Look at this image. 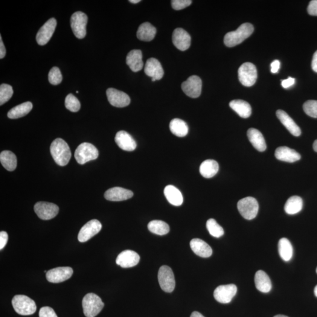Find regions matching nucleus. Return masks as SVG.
I'll return each instance as SVG.
<instances>
[{
  "instance_id": "1",
  "label": "nucleus",
  "mask_w": 317,
  "mask_h": 317,
  "mask_svg": "<svg viewBox=\"0 0 317 317\" xmlns=\"http://www.w3.org/2000/svg\"><path fill=\"white\" fill-rule=\"evenodd\" d=\"M50 152L55 162L61 167L67 165L71 158V152L68 145L61 138L55 139L52 142Z\"/></svg>"
},
{
  "instance_id": "2",
  "label": "nucleus",
  "mask_w": 317,
  "mask_h": 317,
  "mask_svg": "<svg viewBox=\"0 0 317 317\" xmlns=\"http://www.w3.org/2000/svg\"><path fill=\"white\" fill-rule=\"evenodd\" d=\"M254 31V27L250 23H244L241 25L237 30L229 32L226 34L224 42L228 47H233L243 42L249 38Z\"/></svg>"
},
{
  "instance_id": "3",
  "label": "nucleus",
  "mask_w": 317,
  "mask_h": 317,
  "mask_svg": "<svg viewBox=\"0 0 317 317\" xmlns=\"http://www.w3.org/2000/svg\"><path fill=\"white\" fill-rule=\"evenodd\" d=\"M104 303L100 296L94 293H89L83 299L84 313L86 317H95L101 312Z\"/></svg>"
},
{
  "instance_id": "4",
  "label": "nucleus",
  "mask_w": 317,
  "mask_h": 317,
  "mask_svg": "<svg viewBox=\"0 0 317 317\" xmlns=\"http://www.w3.org/2000/svg\"><path fill=\"white\" fill-rule=\"evenodd\" d=\"M12 305L17 313L30 316L36 313L37 306L33 299L24 295H16L12 299Z\"/></svg>"
},
{
  "instance_id": "5",
  "label": "nucleus",
  "mask_w": 317,
  "mask_h": 317,
  "mask_svg": "<svg viewBox=\"0 0 317 317\" xmlns=\"http://www.w3.org/2000/svg\"><path fill=\"white\" fill-rule=\"evenodd\" d=\"M98 150L94 145L89 143H83L79 145L75 150L74 156L77 162L80 165H84L93 160L98 158Z\"/></svg>"
},
{
  "instance_id": "6",
  "label": "nucleus",
  "mask_w": 317,
  "mask_h": 317,
  "mask_svg": "<svg viewBox=\"0 0 317 317\" xmlns=\"http://www.w3.org/2000/svg\"><path fill=\"white\" fill-rule=\"evenodd\" d=\"M237 208L244 219L252 220L257 216L259 206L254 197H247L238 201Z\"/></svg>"
},
{
  "instance_id": "7",
  "label": "nucleus",
  "mask_w": 317,
  "mask_h": 317,
  "mask_svg": "<svg viewBox=\"0 0 317 317\" xmlns=\"http://www.w3.org/2000/svg\"><path fill=\"white\" fill-rule=\"evenodd\" d=\"M238 79L242 85L252 86L256 82L257 71L252 63H246L240 66L238 71Z\"/></svg>"
},
{
  "instance_id": "8",
  "label": "nucleus",
  "mask_w": 317,
  "mask_h": 317,
  "mask_svg": "<svg viewBox=\"0 0 317 317\" xmlns=\"http://www.w3.org/2000/svg\"><path fill=\"white\" fill-rule=\"evenodd\" d=\"M88 23V17L81 11H77L71 18V26L72 31L78 39H83L86 34V25Z\"/></svg>"
},
{
  "instance_id": "9",
  "label": "nucleus",
  "mask_w": 317,
  "mask_h": 317,
  "mask_svg": "<svg viewBox=\"0 0 317 317\" xmlns=\"http://www.w3.org/2000/svg\"><path fill=\"white\" fill-rule=\"evenodd\" d=\"M158 281L161 289L165 292L171 293L175 288V279L170 267L163 266L159 269Z\"/></svg>"
},
{
  "instance_id": "10",
  "label": "nucleus",
  "mask_w": 317,
  "mask_h": 317,
  "mask_svg": "<svg viewBox=\"0 0 317 317\" xmlns=\"http://www.w3.org/2000/svg\"><path fill=\"white\" fill-rule=\"evenodd\" d=\"M34 211L40 219L48 220L57 216L59 212V208L54 203L39 202L35 205Z\"/></svg>"
},
{
  "instance_id": "11",
  "label": "nucleus",
  "mask_w": 317,
  "mask_h": 317,
  "mask_svg": "<svg viewBox=\"0 0 317 317\" xmlns=\"http://www.w3.org/2000/svg\"><path fill=\"white\" fill-rule=\"evenodd\" d=\"M202 81L200 78L196 75H193L182 84V89L188 97L196 98L201 95Z\"/></svg>"
},
{
  "instance_id": "12",
  "label": "nucleus",
  "mask_w": 317,
  "mask_h": 317,
  "mask_svg": "<svg viewBox=\"0 0 317 317\" xmlns=\"http://www.w3.org/2000/svg\"><path fill=\"white\" fill-rule=\"evenodd\" d=\"M237 288L234 284L222 285L214 292V297L220 303L228 304L236 295Z\"/></svg>"
},
{
  "instance_id": "13",
  "label": "nucleus",
  "mask_w": 317,
  "mask_h": 317,
  "mask_svg": "<svg viewBox=\"0 0 317 317\" xmlns=\"http://www.w3.org/2000/svg\"><path fill=\"white\" fill-rule=\"evenodd\" d=\"M73 275V269L70 267H59L49 270L46 273L47 280L52 283H60L68 280Z\"/></svg>"
},
{
  "instance_id": "14",
  "label": "nucleus",
  "mask_w": 317,
  "mask_h": 317,
  "mask_svg": "<svg viewBox=\"0 0 317 317\" xmlns=\"http://www.w3.org/2000/svg\"><path fill=\"white\" fill-rule=\"evenodd\" d=\"M102 225L97 219L90 220L80 230L78 239L81 243L86 242L101 231Z\"/></svg>"
},
{
  "instance_id": "15",
  "label": "nucleus",
  "mask_w": 317,
  "mask_h": 317,
  "mask_svg": "<svg viewBox=\"0 0 317 317\" xmlns=\"http://www.w3.org/2000/svg\"><path fill=\"white\" fill-rule=\"evenodd\" d=\"M57 20L52 18L48 20L40 29L37 34V42L40 45H45L50 40L57 27Z\"/></svg>"
},
{
  "instance_id": "16",
  "label": "nucleus",
  "mask_w": 317,
  "mask_h": 317,
  "mask_svg": "<svg viewBox=\"0 0 317 317\" xmlns=\"http://www.w3.org/2000/svg\"><path fill=\"white\" fill-rule=\"evenodd\" d=\"M106 95L109 103L113 106L124 107L128 106L130 103L128 95L114 88L107 89Z\"/></svg>"
},
{
  "instance_id": "17",
  "label": "nucleus",
  "mask_w": 317,
  "mask_h": 317,
  "mask_svg": "<svg viewBox=\"0 0 317 317\" xmlns=\"http://www.w3.org/2000/svg\"><path fill=\"white\" fill-rule=\"evenodd\" d=\"M139 261L140 256L137 253L132 250H127L118 255L116 263L122 268H130L137 265Z\"/></svg>"
},
{
  "instance_id": "18",
  "label": "nucleus",
  "mask_w": 317,
  "mask_h": 317,
  "mask_svg": "<svg viewBox=\"0 0 317 317\" xmlns=\"http://www.w3.org/2000/svg\"><path fill=\"white\" fill-rule=\"evenodd\" d=\"M172 42L177 49L184 51L190 47L191 37L188 32L183 28H176L173 33Z\"/></svg>"
},
{
  "instance_id": "19",
  "label": "nucleus",
  "mask_w": 317,
  "mask_h": 317,
  "mask_svg": "<svg viewBox=\"0 0 317 317\" xmlns=\"http://www.w3.org/2000/svg\"><path fill=\"white\" fill-rule=\"evenodd\" d=\"M133 196L131 190L120 187L109 189L104 194L105 198L112 202L124 201L131 198Z\"/></svg>"
},
{
  "instance_id": "20",
  "label": "nucleus",
  "mask_w": 317,
  "mask_h": 317,
  "mask_svg": "<svg viewBox=\"0 0 317 317\" xmlns=\"http://www.w3.org/2000/svg\"><path fill=\"white\" fill-rule=\"evenodd\" d=\"M115 141L121 149L128 151V152L134 150L137 147L135 139L128 133L124 131V130H121L116 133Z\"/></svg>"
},
{
  "instance_id": "21",
  "label": "nucleus",
  "mask_w": 317,
  "mask_h": 317,
  "mask_svg": "<svg viewBox=\"0 0 317 317\" xmlns=\"http://www.w3.org/2000/svg\"><path fill=\"white\" fill-rule=\"evenodd\" d=\"M145 73L157 81L161 80L164 77V71L159 61L156 58H151L148 60L145 64Z\"/></svg>"
},
{
  "instance_id": "22",
  "label": "nucleus",
  "mask_w": 317,
  "mask_h": 317,
  "mask_svg": "<svg viewBox=\"0 0 317 317\" xmlns=\"http://www.w3.org/2000/svg\"><path fill=\"white\" fill-rule=\"evenodd\" d=\"M277 118L282 124L286 127L288 130L295 136H299L301 134V129L293 121V119L283 110L279 109L276 112Z\"/></svg>"
},
{
  "instance_id": "23",
  "label": "nucleus",
  "mask_w": 317,
  "mask_h": 317,
  "mask_svg": "<svg viewBox=\"0 0 317 317\" xmlns=\"http://www.w3.org/2000/svg\"><path fill=\"white\" fill-rule=\"evenodd\" d=\"M275 156L279 161L289 163L301 159V155L297 152L287 147H281L276 149Z\"/></svg>"
},
{
  "instance_id": "24",
  "label": "nucleus",
  "mask_w": 317,
  "mask_h": 317,
  "mask_svg": "<svg viewBox=\"0 0 317 317\" xmlns=\"http://www.w3.org/2000/svg\"><path fill=\"white\" fill-rule=\"evenodd\" d=\"M190 246L192 251L199 257L208 258L213 253L211 247L200 238H193L190 241Z\"/></svg>"
},
{
  "instance_id": "25",
  "label": "nucleus",
  "mask_w": 317,
  "mask_h": 317,
  "mask_svg": "<svg viewBox=\"0 0 317 317\" xmlns=\"http://www.w3.org/2000/svg\"><path fill=\"white\" fill-rule=\"evenodd\" d=\"M247 137L253 147L259 152H264L266 150L267 145L264 136L259 130L250 128L247 130Z\"/></svg>"
},
{
  "instance_id": "26",
  "label": "nucleus",
  "mask_w": 317,
  "mask_h": 317,
  "mask_svg": "<svg viewBox=\"0 0 317 317\" xmlns=\"http://www.w3.org/2000/svg\"><path fill=\"white\" fill-rule=\"evenodd\" d=\"M126 62L133 72L141 71L144 67L142 51L139 49H133L130 51L127 55Z\"/></svg>"
},
{
  "instance_id": "27",
  "label": "nucleus",
  "mask_w": 317,
  "mask_h": 317,
  "mask_svg": "<svg viewBox=\"0 0 317 317\" xmlns=\"http://www.w3.org/2000/svg\"><path fill=\"white\" fill-rule=\"evenodd\" d=\"M254 281L255 287L260 292L267 293L271 291L272 284L269 275L262 270H259L255 273Z\"/></svg>"
},
{
  "instance_id": "28",
  "label": "nucleus",
  "mask_w": 317,
  "mask_h": 317,
  "mask_svg": "<svg viewBox=\"0 0 317 317\" xmlns=\"http://www.w3.org/2000/svg\"><path fill=\"white\" fill-rule=\"evenodd\" d=\"M229 106L241 118H247L252 114V107L245 101L241 100L232 101Z\"/></svg>"
},
{
  "instance_id": "29",
  "label": "nucleus",
  "mask_w": 317,
  "mask_h": 317,
  "mask_svg": "<svg viewBox=\"0 0 317 317\" xmlns=\"http://www.w3.org/2000/svg\"><path fill=\"white\" fill-rule=\"evenodd\" d=\"M166 198L171 205L179 206L182 205L183 198L182 194L178 189L172 185L166 186L164 189Z\"/></svg>"
},
{
  "instance_id": "30",
  "label": "nucleus",
  "mask_w": 317,
  "mask_h": 317,
  "mask_svg": "<svg viewBox=\"0 0 317 317\" xmlns=\"http://www.w3.org/2000/svg\"><path fill=\"white\" fill-rule=\"evenodd\" d=\"M156 34V28L149 22H144L139 26L137 37L144 42H150L154 39Z\"/></svg>"
},
{
  "instance_id": "31",
  "label": "nucleus",
  "mask_w": 317,
  "mask_h": 317,
  "mask_svg": "<svg viewBox=\"0 0 317 317\" xmlns=\"http://www.w3.org/2000/svg\"><path fill=\"white\" fill-rule=\"evenodd\" d=\"M219 169V166L216 161L208 159L200 165V173L203 177L209 179L216 175Z\"/></svg>"
},
{
  "instance_id": "32",
  "label": "nucleus",
  "mask_w": 317,
  "mask_h": 317,
  "mask_svg": "<svg viewBox=\"0 0 317 317\" xmlns=\"http://www.w3.org/2000/svg\"><path fill=\"white\" fill-rule=\"evenodd\" d=\"M33 104L31 102H26V103L19 105V106L14 107L8 112V117L13 119L22 118L30 113L33 109Z\"/></svg>"
},
{
  "instance_id": "33",
  "label": "nucleus",
  "mask_w": 317,
  "mask_h": 317,
  "mask_svg": "<svg viewBox=\"0 0 317 317\" xmlns=\"http://www.w3.org/2000/svg\"><path fill=\"white\" fill-rule=\"evenodd\" d=\"M0 161L5 169L12 171L16 169L17 165L15 154L9 150H4L0 154Z\"/></svg>"
},
{
  "instance_id": "34",
  "label": "nucleus",
  "mask_w": 317,
  "mask_h": 317,
  "mask_svg": "<svg viewBox=\"0 0 317 317\" xmlns=\"http://www.w3.org/2000/svg\"><path fill=\"white\" fill-rule=\"evenodd\" d=\"M170 131L177 137H185L188 135L189 127L185 121L180 119H173L169 125Z\"/></svg>"
},
{
  "instance_id": "35",
  "label": "nucleus",
  "mask_w": 317,
  "mask_h": 317,
  "mask_svg": "<svg viewBox=\"0 0 317 317\" xmlns=\"http://www.w3.org/2000/svg\"><path fill=\"white\" fill-rule=\"evenodd\" d=\"M278 252L281 258L285 261H289L293 257V249L290 241L286 238H282L278 241Z\"/></svg>"
},
{
  "instance_id": "36",
  "label": "nucleus",
  "mask_w": 317,
  "mask_h": 317,
  "mask_svg": "<svg viewBox=\"0 0 317 317\" xmlns=\"http://www.w3.org/2000/svg\"><path fill=\"white\" fill-rule=\"evenodd\" d=\"M302 206H303V202L301 197L293 196L287 200L284 206V210L287 214H296L302 210Z\"/></svg>"
},
{
  "instance_id": "37",
  "label": "nucleus",
  "mask_w": 317,
  "mask_h": 317,
  "mask_svg": "<svg viewBox=\"0 0 317 317\" xmlns=\"http://www.w3.org/2000/svg\"><path fill=\"white\" fill-rule=\"evenodd\" d=\"M148 228L152 233L160 235L167 234L170 231L169 226L161 220L151 221L148 224Z\"/></svg>"
},
{
  "instance_id": "38",
  "label": "nucleus",
  "mask_w": 317,
  "mask_h": 317,
  "mask_svg": "<svg viewBox=\"0 0 317 317\" xmlns=\"http://www.w3.org/2000/svg\"><path fill=\"white\" fill-rule=\"evenodd\" d=\"M206 228L212 236L216 238L222 237L225 233L222 226L218 224L216 220L213 219H210L206 223Z\"/></svg>"
},
{
  "instance_id": "39",
  "label": "nucleus",
  "mask_w": 317,
  "mask_h": 317,
  "mask_svg": "<svg viewBox=\"0 0 317 317\" xmlns=\"http://www.w3.org/2000/svg\"><path fill=\"white\" fill-rule=\"evenodd\" d=\"M13 95V87L8 84H2L0 86V106L6 103Z\"/></svg>"
},
{
  "instance_id": "40",
  "label": "nucleus",
  "mask_w": 317,
  "mask_h": 317,
  "mask_svg": "<svg viewBox=\"0 0 317 317\" xmlns=\"http://www.w3.org/2000/svg\"><path fill=\"white\" fill-rule=\"evenodd\" d=\"M65 106L66 109L70 110L72 112L79 111L81 108V104L79 100L72 94L66 96L65 101Z\"/></svg>"
},
{
  "instance_id": "41",
  "label": "nucleus",
  "mask_w": 317,
  "mask_h": 317,
  "mask_svg": "<svg viewBox=\"0 0 317 317\" xmlns=\"http://www.w3.org/2000/svg\"><path fill=\"white\" fill-rule=\"evenodd\" d=\"M48 81L52 85H57L63 81V75L58 67L52 68L48 74Z\"/></svg>"
},
{
  "instance_id": "42",
  "label": "nucleus",
  "mask_w": 317,
  "mask_h": 317,
  "mask_svg": "<svg viewBox=\"0 0 317 317\" xmlns=\"http://www.w3.org/2000/svg\"><path fill=\"white\" fill-rule=\"evenodd\" d=\"M304 112L311 117L317 118V101L309 100L303 105Z\"/></svg>"
},
{
  "instance_id": "43",
  "label": "nucleus",
  "mask_w": 317,
  "mask_h": 317,
  "mask_svg": "<svg viewBox=\"0 0 317 317\" xmlns=\"http://www.w3.org/2000/svg\"><path fill=\"white\" fill-rule=\"evenodd\" d=\"M190 0H173L171 1V6L174 10H181L188 7L191 4Z\"/></svg>"
},
{
  "instance_id": "44",
  "label": "nucleus",
  "mask_w": 317,
  "mask_h": 317,
  "mask_svg": "<svg viewBox=\"0 0 317 317\" xmlns=\"http://www.w3.org/2000/svg\"><path fill=\"white\" fill-rule=\"evenodd\" d=\"M39 317H58L54 310L49 307H43L41 308L39 312Z\"/></svg>"
},
{
  "instance_id": "45",
  "label": "nucleus",
  "mask_w": 317,
  "mask_h": 317,
  "mask_svg": "<svg viewBox=\"0 0 317 317\" xmlns=\"http://www.w3.org/2000/svg\"><path fill=\"white\" fill-rule=\"evenodd\" d=\"M308 14L311 16H317V0L311 1L307 8Z\"/></svg>"
},
{
  "instance_id": "46",
  "label": "nucleus",
  "mask_w": 317,
  "mask_h": 317,
  "mask_svg": "<svg viewBox=\"0 0 317 317\" xmlns=\"http://www.w3.org/2000/svg\"><path fill=\"white\" fill-rule=\"evenodd\" d=\"M8 238L7 232L1 231L0 232V250H2L6 246Z\"/></svg>"
},
{
  "instance_id": "47",
  "label": "nucleus",
  "mask_w": 317,
  "mask_h": 317,
  "mask_svg": "<svg viewBox=\"0 0 317 317\" xmlns=\"http://www.w3.org/2000/svg\"><path fill=\"white\" fill-rule=\"evenodd\" d=\"M295 78L289 77L288 79L281 81V85L284 88H289L295 84Z\"/></svg>"
},
{
  "instance_id": "48",
  "label": "nucleus",
  "mask_w": 317,
  "mask_h": 317,
  "mask_svg": "<svg viewBox=\"0 0 317 317\" xmlns=\"http://www.w3.org/2000/svg\"><path fill=\"white\" fill-rule=\"evenodd\" d=\"M280 63L278 60H275L271 63V71L272 73H277L280 69Z\"/></svg>"
},
{
  "instance_id": "49",
  "label": "nucleus",
  "mask_w": 317,
  "mask_h": 317,
  "mask_svg": "<svg viewBox=\"0 0 317 317\" xmlns=\"http://www.w3.org/2000/svg\"><path fill=\"white\" fill-rule=\"evenodd\" d=\"M6 54V49H5L3 42H2V37L0 36V58L2 59Z\"/></svg>"
},
{
  "instance_id": "50",
  "label": "nucleus",
  "mask_w": 317,
  "mask_h": 317,
  "mask_svg": "<svg viewBox=\"0 0 317 317\" xmlns=\"http://www.w3.org/2000/svg\"><path fill=\"white\" fill-rule=\"evenodd\" d=\"M311 66H312L313 70L314 72H317V51L313 55Z\"/></svg>"
},
{
  "instance_id": "51",
  "label": "nucleus",
  "mask_w": 317,
  "mask_h": 317,
  "mask_svg": "<svg viewBox=\"0 0 317 317\" xmlns=\"http://www.w3.org/2000/svg\"><path fill=\"white\" fill-rule=\"evenodd\" d=\"M190 317H205L203 316L202 314L197 312V311H194V312L191 313Z\"/></svg>"
},
{
  "instance_id": "52",
  "label": "nucleus",
  "mask_w": 317,
  "mask_h": 317,
  "mask_svg": "<svg viewBox=\"0 0 317 317\" xmlns=\"http://www.w3.org/2000/svg\"><path fill=\"white\" fill-rule=\"evenodd\" d=\"M313 149L314 151H316V152H317V139L314 142Z\"/></svg>"
},
{
  "instance_id": "53",
  "label": "nucleus",
  "mask_w": 317,
  "mask_h": 317,
  "mask_svg": "<svg viewBox=\"0 0 317 317\" xmlns=\"http://www.w3.org/2000/svg\"><path fill=\"white\" fill-rule=\"evenodd\" d=\"M129 2L133 4H137L138 2H141V0H130Z\"/></svg>"
},
{
  "instance_id": "54",
  "label": "nucleus",
  "mask_w": 317,
  "mask_h": 317,
  "mask_svg": "<svg viewBox=\"0 0 317 317\" xmlns=\"http://www.w3.org/2000/svg\"><path fill=\"white\" fill-rule=\"evenodd\" d=\"M314 295H315L317 297V285L316 286L315 289H314Z\"/></svg>"
},
{
  "instance_id": "55",
  "label": "nucleus",
  "mask_w": 317,
  "mask_h": 317,
  "mask_svg": "<svg viewBox=\"0 0 317 317\" xmlns=\"http://www.w3.org/2000/svg\"><path fill=\"white\" fill-rule=\"evenodd\" d=\"M274 317H289L284 316V315H277L275 316Z\"/></svg>"
},
{
  "instance_id": "56",
  "label": "nucleus",
  "mask_w": 317,
  "mask_h": 317,
  "mask_svg": "<svg viewBox=\"0 0 317 317\" xmlns=\"http://www.w3.org/2000/svg\"><path fill=\"white\" fill-rule=\"evenodd\" d=\"M156 81V80L155 79H154V78H152V81H153V82H155V81Z\"/></svg>"
},
{
  "instance_id": "57",
  "label": "nucleus",
  "mask_w": 317,
  "mask_h": 317,
  "mask_svg": "<svg viewBox=\"0 0 317 317\" xmlns=\"http://www.w3.org/2000/svg\"><path fill=\"white\" fill-rule=\"evenodd\" d=\"M76 92H77V94H78V93H79V92H78V91H76Z\"/></svg>"
},
{
  "instance_id": "58",
  "label": "nucleus",
  "mask_w": 317,
  "mask_h": 317,
  "mask_svg": "<svg viewBox=\"0 0 317 317\" xmlns=\"http://www.w3.org/2000/svg\"><path fill=\"white\" fill-rule=\"evenodd\" d=\"M316 272H317V269H316Z\"/></svg>"
}]
</instances>
